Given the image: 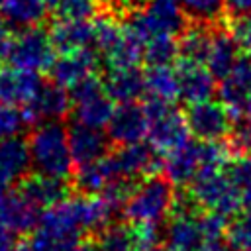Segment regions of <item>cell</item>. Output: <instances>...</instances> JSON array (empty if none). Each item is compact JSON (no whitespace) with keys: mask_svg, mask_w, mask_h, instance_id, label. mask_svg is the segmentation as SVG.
I'll return each mask as SVG.
<instances>
[{"mask_svg":"<svg viewBox=\"0 0 251 251\" xmlns=\"http://www.w3.org/2000/svg\"><path fill=\"white\" fill-rule=\"evenodd\" d=\"M27 145L35 173L65 180L73 176L75 161L69 147V129L59 120L33 126Z\"/></svg>","mask_w":251,"mask_h":251,"instance_id":"cell-1","label":"cell"},{"mask_svg":"<svg viewBox=\"0 0 251 251\" xmlns=\"http://www.w3.org/2000/svg\"><path fill=\"white\" fill-rule=\"evenodd\" d=\"M176 190L167 175H151L137 182L135 190L124 204V218L131 224H163L175 208Z\"/></svg>","mask_w":251,"mask_h":251,"instance_id":"cell-2","label":"cell"},{"mask_svg":"<svg viewBox=\"0 0 251 251\" xmlns=\"http://www.w3.org/2000/svg\"><path fill=\"white\" fill-rule=\"evenodd\" d=\"M231 147L222 141H188L165 159V175L173 184L186 186L206 169H222L229 165Z\"/></svg>","mask_w":251,"mask_h":251,"instance_id":"cell-3","label":"cell"},{"mask_svg":"<svg viewBox=\"0 0 251 251\" xmlns=\"http://www.w3.org/2000/svg\"><path fill=\"white\" fill-rule=\"evenodd\" d=\"M186 14L180 0H147L141 10L124 18V31L143 45L155 35H180L186 29Z\"/></svg>","mask_w":251,"mask_h":251,"instance_id":"cell-4","label":"cell"},{"mask_svg":"<svg viewBox=\"0 0 251 251\" xmlns=\"http://www.w3.org/2000/svg\"><path fill=\"white\" fill-rule=\"evenodd\" d=\"M188 186L196 204L206 212H218L227 218L237 214L243 206L241 188L229 175L227 167L206 169Z\"/></svg>","mask_w":251,"mask_h":251,"instance_id":"cell-5","label":"cell"},{"mask_svg":"<svg viewBox=\"0 0 251 251\" xmlns=\"http://www.w3.org/2000/svg\"><path fill=\"white\" fill-rule=\"evenodd\" d=\"M143 108L149 120V141L161 155H169L190 141L188 137L192 133L188 129L186 116L175 108L173 102L147 96Z\"/></svg>","mask_w":251,"mask_h":251,"instance_id":"cell-6","label":"cell"},{"mask_svg":"<svg viewBox=\"0 0 251 251\" xmlns=\"http://www.w3.org/2000/svg\"><path fill=\"white\" fill-rule=\"evenodd\" d=\"M55 43L51 39V31L41 25H31L20 29V33L12 39V47L8 53V61L16 69L24 71H49L55 61Z\"/></svg>","mask_w":251,"mask_h":251,"instance_id":"cell-7","label":"cell"},{"mask_svg":"<svg viewBox=\"0 0 251 251\" xmlns=\"http://www.w3.org/2000/svg\"><path fill=\"white\" fill-rule=\"evenodd\" d=\"M184 116L190 133L202 141H220L222 137L229 135L233 124L231 112L222 102H214V100L188 104Z\"/></svg>","mask_w":251,"mask_h":251,"instance_id":"cell-8","label":"cell"},{"mask_svg":"<svg viewBox=\"0 0 251 251\" xmlns=\"http://www.w3.org/2000/svg\"><path fill=\"white\" fill-rule=\"evenodd\" d=\"M43 210L35 206L20 188L0 192V226L14 235L33 233L39 227Z\"/></svg>","mask_w":251,"mask_h":251,"instance_id":"cell-9","label":"cell"},{"mask_svg":"<svg viewBox=\"0 0 251 251\" xmlns=\"http://www.w3.org/2000/svg\"><path fill=\"white\" fill-rule=\"evenodd\" d=\"M106 129L110 141L118 147L143 141V137L149 131V120L145 108L139 106L137 102H122L120 106L114 108L106 124Z\"/></svg>","mask_w":251,"mask_h":251,"instance_id":"cell-10","label":"cell"},{"mask_svg":"<svg viewBox=\"0 0 251 251\" xmlns=\"http://www.w3.org/2000/svg\"><path fill=\"white\" fill-rule=\"evenodd\" d=\"M73 110L71 94L65 86L57 82H43L37 94L25 104L24 116L29 126H37L41 122L61 120Z\"/></svg>","mask_w":251,"mask_h":251,"instance_id":"cell-11","label":"cell"},{"mask_svg":"<svg viewBox=\"0 0 251 251\" xmlns=\"http://www.w3.org/2000/svg\"><path fill=\"white\" fill-rule=\"evenodd\" d=\"M112 155V161L122 176L127 178H139V176H151L163 171L165 163L159 157V151L153 145L147 143H131L118 147Z\"/></svg>","mask_w":251,"mask_h":251,"instance_id":"cell-12","label":"cell"},{"mask_svg":"<svg viewBox=\"0 0 251 251\" xmlns=\"http://www.w3.org/2000/svg\"><path fill=\"white\" fill-rule=\"evenodd\" d=\"M176 80H178V98L186 104H196L210 100L216 90V76L204 63L180 59L176 65Z\"/></svg>","mask_w":251,"mask_h":251,"instance_id":"cell-13","label":"cell"},{"mask_svg":"<svg viewBox=\"0 0 251 251\" xmlns=\"http://www.w3.org/2000/svg\"><path fill=\"white\" fill-rule=\"evenodd\" d=\"M200 212H173L171 220L165 226L163 241L167 251H200L206 243V237L198 220Z\"/></svg>","mask_w":251,"mask_h":251,"instance_id":"cell-14","label":"cell"},{"mask_svg":"<svg viewBox=\"0 0 251 251\" xmlns=\"http://www.w3.org/2000/svg\"><path fill=\"white\" fill-rule=\"evenodd\" d=\"M110 145L112 141L102 127H92L78 122L69 126V147L76 165H86L106 157L110 153Z\"/></svg>","mask_w":251,"mask_h":251,"instance_id":"cell-15","label":"cell"},{"mask_svg":"<svg viewBox=\"0 0 251 251\" xmlns=\"http://www.w3.org/2000/svg\"><path fill=\"white\" fill-rule=\"evenodd\" d=\"M31 155L29 145L24 137L12 135L0 141V192L14 186V182H20L25 175H29Z\"/></svg>","mask_w":251,"mask_h":251,"instance_id":"cell-16","label":"cell"},{"mask_svg":"<svg viewBox=\"0 0 251 251\" xmlns=\"http://www.w3.org/2000/svg\"><path fill=\"white\" fill-rule=\"evenodd\" d=\"M220 102L231 112V116H241L247 112L251 96V59L239 57L233 69L220 82Z\"/></svg>","mask_w":251,"mask_h":251,"instance_id":"cell-17","label":"cell"},{"mask_svg":"<svg viewBox=\"0 0 251 251\" xmlns=\"http://www.w3.org/2000/svg\"><path fill=\"white\" fill-rule=\"evenodd\" d=\"M96 67H98V57H96L94 49L86 47V49H78V51L61 53L59 57H55V61L51 63L47 73L53 82H57L65 88H71L80 78L96 73Z\"/></svg>","mask_w":251,"mask_h":251,"instance_id":"cell-18","label":"cell"},{"mask_svg":"<svg viewBox=\"0 0 251 251\" xmlns=\"http://www.w3.org/2000/svg\"><path fill=\"white\" fill-rule=\"evenodd\" d=\"M18 188L41 210L51 208L59 202H63L65 198H69L71 194V184L65 178H55V176H47L41 173H29L25 175L20 182Z\"/></svg>","mask_w":251,"mask_h":251,"instance_id":"cell-19","label":"cell"},{"mask_svg":"<svg viewBox=\"0 0 251 251\" xmlns=\"http://www.w3.org/2000/svg\"><path fill=\"white\" fill-rule=\"evenodd\" d=\"M43 78L35 71H24L16 67L0 69V102L18 106L27 104L41 88Z\"/></svg>","mask_w":251,"mask_h":251,"instance_id":"cell-20","label":"cell"},{"mask_svg":"<svg viewBox=\"0 0 251 251\" xmlns=\"http://www.w3.org/2000/svg\"><path fill=\"white\" fill-rule=\"evenodd\" d=\"M122 176L112 161V155L108 153L106 157L86 163V165H78V169L73 173V188L80 194L86 196H96L102 194L106 190V186L114 180Z\"/></svg>","mask_w":251,"mask_h":251,"instance_id":"cell-21","label":"cell"},{"mask_svg":"<svg viewBox=\"0 0 251 251\" xmlns=\"http://www.w3.org/2000/svg\"><path fill=\"white\" fill-rule=\"evenodd\" d=\"M104 90L114 102H135L145 94V73L139 67L127 69H108V75L102 78Z\"/></svg>","mask_w":251,"mask_h":251,"instance_id":"cell-22","label":"cell"},{"mask_svg":"<svg viewBox=\"0 0 251 251\" xmlns=\"http://www.w3.org/2000/svg\"><path fill=\"white\" fill-rule=\"evenodd\" d=\"M51 39L59 53L78 51L92 45V22L90 20H57L53 24Z\"/></svg>","mask_w":251,"mask_h":251,"instance_id":"cell-23","label":"cell"},{"mask_svg":"<svg viewBox=\"0 0 251 251\" xmlns=\"http://www.w3.org/2000/svg\"><path fill=\"white\" fill-rule=\"evenodd\" d=\"M237 61H239V45L235 43L231 33L226 29H214L210 51L206 57V67L210 69V73L222 80Z\"/></svg>","mask_w":251,"mask_h":251,"instance_id":"cell-24","label":"cell"},{"mask_svg":"<svg viewBox=\"0 0 251 251\" xmlns=\"http://www.w3.org/2000/svg\"><path fill=\"white\" fill-rule=\"evenodd\" d=\"M47 4L43 0H0V20L10 27H31L45 20Z\"/></svg>","mask_w":251,"mask_h":251,"instance_id":"cell-25","label":"cell"},{"mask_svg":"<svg viewBox=\"0 0 251 251\" xmlns=\"http://www.w3.org/2000/svg\"><path fill=\"white\" fill-rule=\"evenodd\" d=\"M212 33L214 29H210V24L194 22L192 25H186V29L178 35V57L206 65Z\"/></svg>","mask_w":251,"mask_h":251,"instance_id":"cell-26","label":"cell"},{"mask_svg":"<svg viewBox=\"0 0 251 251\" xmlns=\"http://www.w3.org/2000/svg\"><path fill=\"white\" fill-rule=\"evenodd\" d=\"M114 112V100L104 92L73 104V120L92 127H104Z\"/></svg>","mask_w":251,"mask_h":251,"instance_id":"cell-27","label":"cell"},{"mask_svg":"<svg viewBox=\"0 0 251 251\" xmlns=\"http://www.w3.org/2000/svg\"><path fill=\"white\" fill-rule=\"evenodd\" d=\"M145 94L151 98L173 102L178 98V80L176 71L171 65L163 67H149L145 71Z\"/></svg>","mask_w":251,"mask_h":251,"instance_id":"cell-28","label":"cell"},{"mask_svg":"<svg viewBox=\"0 0 251 251\" xmlns=\"http://www.w3.org/2000/svg\"><path fill=\"white\" fill-rule=\"evenodd\" d=\"M102 61L108 69H127L137 67L143 61V43L131 37L129 33H122L120 41L102 55Z\"/></svg>","mask_w":251,"mask_h":251,"instance_id":"cell-29","label":"cell"},{"mask_svg":"<svg viewBox=\"0 0 251 251\" xmlns=\"http://www.w3.org/2000/svg\"><path fill=\"white\" fill-rule=\"evenodd\" d=\"M29 247L33 251H84V237L37 227L31 235Z\"/></svg>","mask_w":251,"mask_h":251,"instance_id":"cell-30","label":"cell"},{"mask_svg":"<svg viewBox=\"0 0 251 251\" xmlns=\"http://www.w3.org/2000/svg\"><path fill=\"white\" fill-rule=\"evenodd\" d=\"M178 57V41L175 35H155L143 45V61L147 67L171 65Z\"/></svg>","mask_w":251,"mask_h":251,"instance_id":"cell-31","label":"cell"},{"mask_svg":"<svg viewBox=\"0 0 251 251\" xmlns=\"http://www.w3.org/2000/svg\"><path fill=\"white\" fill-rule=\"evenodd\" d=\"M122 33L124 27L118 25L116 16L108 12H102L100 16H96V20H92V47L102 55L120 41Z\"/></svg>","mask_w":251,"mask_h":251,"instance_id":"cell-32","label":"cell"},{"mask_svg":"<svg viewBox=\"0 0 251 251\" xmlns=\"http://www.w3.org/2000/svg\"><path fill=\"white\" fill-rule=\"evenodd\" d=\"M180 4L192 22L214 24L224 14L227 0H180Z\"/></svg>","mask_w":251,"mask_h":251,"instance_id":"cell-33","label":"cell"},{"mask_svg":"<svg viewBox=\"0 0 251 251\" xmlns=\"http://www.w3.org/2000/svg\"><path fill=\"white\" fill-rule=\"evenodd\" d=\"M98 10V0H63L53 14L57 20H90Z\"/></svg>","mask_w":251,"mask_h":251,"instance_id":"cell-34","label":"cell"},{"mask_svg":"<svg viewBox=\"0 0 251 251\" xmlns=\"http://www.w3.org/2000/svg\"><path fill=\"white\" fill-rule=\"evenodd\" d=\"M229 147L235 153H251V114L235 116L229 129Z\"/></svg>","mask_w":251,"mask_h":251,"instance_id":"cell-35","label":"cell"},{"mask_svg":"<svg viewBox=\"0 0 251 251\" xmlns=\"http://www.w3.org/2000/svg\"><path fill=\"white\" fill-rule=\"evenodd\" d=\"M25 126H29V124H27L24 112L16 110L12 104L0 102V141L22 133Z\"/></svg>","mask_w":251,"mask_h":251,"instance_id":"cell-36","label":"cell"},{"mask_svg":"<svg viewBox=\"0 0 251 251\" xmlns=\"http://www.w3.org/2000/svg\"><path fill=\"white\" fill-rule=\"evenodd\" d=\"M227 171L241 188L243 206L251 210V155L243 157V159H237L235 163H229Z\"/></svg>","mask_w":251,"mask_h":251,"instance_id":"cell-37","label":"cell"},{"mask_svg":"<svg viewBox=\"0 0 251 251\" xmlns=\"http://www.w3.org/2000/svg\"><path fill=\"white\" fill-rule=\"evenodd\" d=\"M227 239H229V245H233L239 251L251 247V210L239 216L227 227Z\"/></svg>","mask_w":251,"mask_h":251,"instance_id":"cell-38","label":"cell"},{"mask_svg":"<svg viewBox=\"0 0 251 251\" xmlns=\"http://www.w3.org/2000/svg\"><path fill=\"white\" fill-rule=\"evenodd\" d=\"M198 220H200V227L206 241H218L227 233V227H229L227 220L218 212H204V214L200 212Z\"/></svg>","mask_w":251,"mask_h":251,"instance_id":"cell-39","label":"cell"},{"mask_svg":"<svg viewBox=\"0 0 251 251\" xmlns=\"http://www.w3.org/2000/svg\"><path fill=\"white\" fill-rule=\"evenodd\" d=\"M227 31L231 33V37L235 39V43L239 47L251 51V12L233 16L231 22H229Z\"/></svg>","mask_w":251,"mask_h":251,"instance_id":"cell-40","label":"cell"},{"mask_svg":"<svg viewBox=\"0 0 251 251\" xmlns=\"http://www.w3.org/2000/svg\"><path fill=\"white\" fill-rule=\"evenodd\" d=\"M12 31H10V25L0 20V63L8 59V53H10V47H12Z\"/></svg>","mask_w":251,"mask_h":251,"instance_id":"cell-41","label":"cell"},{"mask_svg":"<svg viewBox=\"0 0 251 251\" xmlns=\"http://www.w3.org/2000/svg\"><path fill=\"white\" fill-rule=\"evenodd\" d=\"M226 10H227L231 16L247 14V12H251V0H227Z\"/></svg>","mask_w":251,"mask_h":251,"instance_id":"cell-42","label":"cell"},{"mask_svg":"<svg viewBox=\"0 0 251 251\" xmlns=\"http://www.w3.org/2000/svg\"><path fill=\"white\" fill-rule=\"evenodd\" d=\"M200 251H229V247L222 239H218V241H206Z\"/></svg>","mask_w":251,"mask_h":251,"instance_id":"cell-43","label":"cell"},{"mask_svg":"<svg viewBox=\"0 0 251 251\" xmlns=\"http://www.w3.org/2000/svg\"><path fill=\"white\" fill-rule=\"evenodd\" d=\"M43 2L47 4V8H51V10H55V8H57V6H59V4L63 2V0H43Z\"/></svg>","mask_w":251,"mask_h":251,"instance_id":"cell-44","label":"cell"},{"mask_svg":"<svg viewBox=\"0 0 251 251\" xmlns=\"http://www.w3.org/2000/svg\"><path fill=\"white\" fill-rule=\"evenodd\" d=\"M12 251H33L31 247H27V245H16Z\"/></svg>","mask_w":251,"mask_h":251,"instance_id":"cell-45","label":"cell"},{"mask_svg":"<svg viewBox=\"0 0 251 251\" xmlns=\"http://www.w3.org/2000/svg\"><path fill=\"white\" fill-rule=\"evenodd\" d=\"M145 251H167L165 247H161V245H155V247H151V249H145Z\"/></svg>","mask_w":251,"mask_h":251,"instance_id":"cell-46","label":"cell"},{"mask_svg":"<svg viewBox=\"0 0 251 251\" xmlns=\"http://www.w3.org/2000/svg\"><path fill=\"white\" fill-rule=\"evenodd\" d=\"M247 112L251 114V96H249V104H247Z\"/></svg>","mask_w":251,"mask_h":251,"instance_id":"cell-47","label":"cell"},{"mask_svg":"<svg viewBox=\"0 0 251 251\" xmlns=\"http://www.w3.org/2000/svg\"><path fill=\"white\" fill-rule=\"evenodd\" d=\"M241 251H251V247H247V249H241Z\"/></svg>","mask_w":251,"mask_h":251,"instance_id":"cell-48","label":"cell"}]
</instances>
